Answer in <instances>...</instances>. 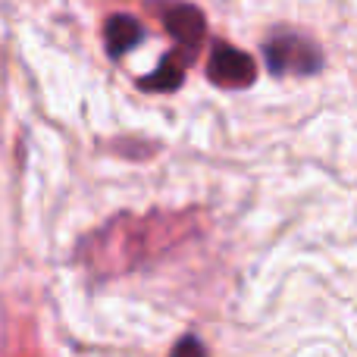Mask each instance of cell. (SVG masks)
<instances>
[{"instance_id":"cell-6","label":"cell","mask_w":357,"mask_h":357,"mask_svg":"<svg viewBox=\"0 0 357 357\" xmlns=\"http://www.w3.org/2000/svg\"><path fill=\"white\" fill-rule=\"evenodd\" d=\"M176 351H204V348H201V345H197V342L185 339V342H178V345H176Z\"/></svg>"},{"instance_id":"cell-5","label":"cell","mask_w":357,"mask_h":357,"mask_svg":"<svg viewBox=\"0 0 357 357\" xmlns=\"http://www.w3.org/2000/svg\"><path fill=\"white\" fill-rule=\"evenodd\" d=\"M188 63H191L188 54H182V50H169V54L163 56L160 66L142 79V88L144 91H176V88H182V82H185V69H188Z\"/></svg>"},{"instance_id":"cell-4","label":"cell","mask_w":357,"mask_h":357,"mask_svg":"<svg viewBox=\"0 0 357 357\" xmlns=\"http://www.w3.org/2000/svg\"><path fill=\"white\" fill-rule=\"evenodd\" d=\"M144 38V29L138 19L126 16V13H116V16L107 19L104 25V41H107V50H110L113 56H123L129 54L132 47H138Z\"/></svg>"},{"instance_id":"cell-1","label":"cell","mask_w":357,"mask_h":357,"mask_svg":"<svg viewBox=\"0 0 357 357\" xmlns=\"http://www.w3.org/2000/svg\"><path fill=\"white\" fill-rule=\"evenodd\" d=\"M266 69L273 75H314L323 66V54L310 38L291 35V31H279L276 38L264 44Z\"/></svg>"},{"instance_id":"cell-3","label":"cell","mask_w":357,"mask_h":357,"mask_svg":"<svg viewBox=\"0 0 357 357\" xmlns=\"http://www.w3.org/2000/svg\"><path fill=\"white\" fill-rule=\"evenodd\" d=\"M163 25L167 31L176 38L185 47H197L204 41V31H207V22H204V13L191 3H173L167 13H163Z\"/></svg>"},{"instance_id":"cell-2","label":"cell","mask_w":357,"mask_h":357,"mask_svg":"<svg viewBox=\"0 0 357 357\" xmlns=\"http://www.w3.org/2000/svg\"><path fill=\"white\" fill-rule=\"evenodd\" d=\"M207 75L222 88H248L257 79V63H254V56H248L245 50L232 47V44H213Z\"/></svg>"}]
</instances>
